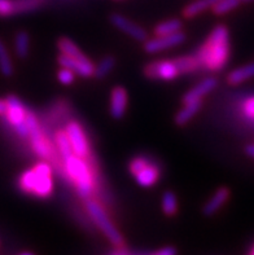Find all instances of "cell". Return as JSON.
<instances>
[{
	"mask_svg": "<svg viewBox=\"0 0 254 255\" xmlns=\"http://www.w3.org/2000/svg\"><path fill=\"white\" fill-rule=\"evenodd\" d=\"M195 56L200 64V69L210 73L223 70L231 56L229 27L226 25H217L200 45Z\"/></svg>",
	"mask_w": 254,
	"mask_h": 255,
	"instance_id": "1",
	"label": "cell"
},
{
	"mask_svg": "<svg viewBox=\"0 0 254 255\" xmlns=\"http://www.w3.org/2000/svg\"><path fill=\"white\" fill-rule=\"evenodd\" d=\"M53 171L47 161L38 162L34 167L19 175L18 188L23 193L38 198H49L53 193Z\"/></svg>",
	"mask_w": 254,
	"mask_h": 255,
	"instance_id": "2",
	"label": "cell"
},
{
	"mask_svg": "<svg viewBox=\"0 0 254 255\" xmlns=\"http://www.w3.org/2000/svg\"><path fill=\"white\" fill-rule=\"evenodd\" d=\"M64 171L74 184L81 198L87 200L93 193L95 188V171L86 158L73 154L64 161Z\"/></svg>",
	"mask_w": 254,
	"mask_h": 255,
	"instance_id": "3",
	"label": "cell"
},
{
	"mask_svg": "<svg viewBox=\"0 0 254 255\" xmlns=\"http://www.w3.org/2000/svg\"><path fill=\"white\" fill-rule=\"evenodd\" d=\"M84 207H86L87 214L90 215L93 223L96 224L97 228L104 233V236L109 240L116 248H122L123 236L117 230V227L113 224L109 215L104 210V207L96 200H92L91 197L84 200Z\"/></svg>",
	"mask_w": 254,
	"mask_h": 255,
	"instance_id": "4",
	"label": "cell"
},
{
	"mask_svg": "<svg viewBox=\"0 0 254 255\" xmlns=\"http://www.w3.org/2000/svg\"><path fill=\"white\" fill-rule=\"evenodd\" d=\"M26 125H27V128H29V139L32 152L35 153L36 157L42 159V161L52 159V157H53V145L45 137L42 126H40V123H39L35 114L27 112Z\"/></svg>",
	"mask_w": 254,
	"mask_h": 255,
	"instance_id": "5",
	"label": "cell"
},
{
	"mask_svg": "<svg viewBox=\"0 0 254 255\" xmlns=\"http://www.w3.org/2000/svg\"><path fill=\"white\" fill-rule=\"evenodd\" d=\"M130 174L135 178L136 183L143 188H151L160 180L161 170L147 157H134L129 163Z\"/></svg>",
	"mask_w": 254,
	"mask_h": 255,
	"instance_id": "6",
	"label": "cell"
},
{
	"mask_svg": "<svg viewBox=\"0 0 254 255\" xmlns=\"http://www.w3.org/2000/svg\"><path fill=\"white\" fill-rule=\"evenodd\" d=\"M6 112H5V120L8 121L13 129L16 131L17 135L26 139L29 137V128L26 125V117H27V112L23 103L19 100L18 97L14 95H9L6 96Z\"/></svg>",
	"mask_w": 254,
	"mask_h": 255,
	"instance_id": "7",
	"label": "cell"
},
{
	"mask_svg": "<svg viewBox=\"0 0 254 255\" xmlns=\"http://www.w3.org/2000/svg\"><path fill=\"white\" fill-rule=\"evenodd\" d=\"M143 73L148 79L153 81H174L182 75L175 60H158L144 66Z\"/></svg>",
	"mask_w": 254,
	"mask_h": 255,
	"instance_id": "8",
	"label": "cell"
},
{
	"mask_svg": "<svg viewBox=\"0 0 254 255\" xmlns=\"http://www.w3.org/2000/svg\"><path fill=\"white\" fill-rule=\"evenodd\" d=\"M65 132L68 135V139L70 141L73 153L75 155H78V157L88 159V157L91 155V148L83 127L77 121H70L65 126Z\"/></svg>",
	"mask_w": 254,
	"mask_h": 255,
	"instance_id": "9",
	"label": "cell"
},
{
	"mask_svg": "<svg viewBox=\"0 0 254 255\" xmlns=\"http://www.w3.org/2000/svg\"><path fill=\"white\" fill-rule=\"evenodd\" d=\"M186 34L182 31H178L175 34H170V35H156L155 38L147 39L144 42V51L147 53H160L166 49L174 48L178 47L186 40Z\"/></svg>",
	"mask_w": 254,
	"mask_h": 255,
	"instance_id": "10",
	"label": "cell"
},
{
	"mask_svg": "<svg viewBox=\"0 0 254 255\" xmlns=\"http://www.w3.org/2000/svg\"><path fill=\"white\" fill-rule=\"evenodd\" d=\"M57 62L61 68H68L75 73V75L82 78H92L95 73V64L86 56L71 57L60 53L57 57Z\"/></svg>",
	"mask_w": 254,
	"mask_h": 255,
	"instance_id": "11",
	"label": "cell"
},
{
	"mask_svg": "<svg viewBox=\"0 0 254 255\" xmlns=\"http://www.w3.org/2000/svg\"><path fill=\"white\" fill-rule=\"evenodd\" d=\"M109 19L114 27L125 32L126 35H129L136 42L144 43L148 39V32L145 31L142 26H139L138 23H135L121 13H113V14H110Z\"/></svg>",
	"mask_w": 254,
	"mask_h": 255,
	"instance_id": "12",
	"label": "cell"
},
{
	"mask_svg": "<svg viewBox=\"0 0 254 255\" xmlns=\"http://www.w3.org/2000/svg\"><path fill=\"white\" fill-rule=\"evenodd\" d=\"M127 104H129V95L127 91L121 86H117L110 92L109 113L114 120H122L127 112Z\"/></svg>",
	"mask_w": 254,
	"mask_h": 255,
	"instance_id": "13",
	"label": "cell"
},
{
	"mask_svg": "<svg viewBox=\"0 0 254 255\" xmlns=\"http://www.w3.org/2000/svg\"><path fill=\"white\" fill-rule=\"evenodd\" d=\"M218 86V79L216 77H208L205 79L197 83L193 88H191L188 92L183 96V104L191 103V101H199L203 100L206 95H209L210 92L216 90Z\"/></svg>",
	"mask_w": 254,
	"mask_h": 255,
	"instance_id": "14",
	"label": "cell"
},
{
	"mask_svg": "<svg viewBox=\"0 0 254 255\" xmlns=\"http://www.w3.org/2000/svg\"><path fill=\"white\" fill-rule=\"evenodd\" d=\"M231 197V191L227 187H221L218 188L214 194L209 200L206 201V204L203 207V214L205 217H213L216 215L226 204L227 201Z\"/></svg>",
	"mask_w": 254,
	"mask_h": 255,
	"instance_id": "15",
	"label": "cell"
},
{
	"mask_svg": "<svg viewBox=\"0 0 254 255\" xmlns=\"http://www.w3.org/2000/svg\"><path fill=\"white\" fill-rule=\"evenodd\" d=\"M201 108H203V100L183 104V108L174 117V122L177 126H186L187 123L195 118V116L201 110Z\"/></svg>",
	"mask_w": 254,
	"mask_h": 255,
	"instance_id": "16",
	"label": "cell"
},
{
	"mask_svg": "<svg viewBox=\"0 0 254 255\" xmlns=\"http://www.w3.org/2000/svg\"><path fill=\"white\" fill-rule=\"evenodd\" d=\"M254 78V62L251 64H247L244 66H240L238 69H234L232 71H230V74L227 75L226 81L227 83L231 84V86H239V84H243L245 82L251 81Z\"/></svg>",
	"mask_w": 254,
	"mask_h": 255,
	"instance_id": "17",
	"label": "cell"
},
{
	"mask_svg": "<svg viewBox=\"0 0 254 255\" xmlns=\"http://www.w3.org/2000/svg\"><path fill=\"white\" fill-rule=\"evenodd\" d=\"M218 0H195L192 3H190L187 6H184L183 9V17L184 18H195L199 14L208 10L217 3Z\"/></svg>",
	"mask_w": 254,
	"mask_h": 255,
	"instance_id": "18",
	"label": "cell"
},
{
	"mask_svg": "<svg viewBox=\"0 0 254 255\" xmlns=\"http://www.w3.org/2000/svg\"><path fill=\"white\" fill-rule=\"evenodd\" d=\"M53 141H55V146L57 149L58 154L61 157V159L64 161L65 158H68L70 155H73V149H71L70 141L68 139V135L65 132V129H58L56 131L55 137H53Z\"/></svg>",
	"mask_w": 254,
	"mask_h": 255,
	"instance_id": "19",
	"label": "cell"
},
{
	"mask_svg": "<svg viewBox=\"0 0 254 255\" xmlns=\"http://www.w3.org/2000/svg\"><path fill=\"white\" fill-rule=\"evenodd\" d=\"M14 52L16 56L21 60L29 56L30 52V35L25 30H21L14 36Z\"/></svg>",
	"mask_w": 254,
	"mask_h": 255,
	"instance_id": "20",
	"label": "cell"
},
{
	"mask_svg": "<svg viewBox=\"0 0 254 255\" xmlns=\"http://www.w3.org/2000/svg\"><path fill=\"white\" fill-rule=\"evenodd\" d=\"M182 29H183V22L178 18H171L156 25L153 32L155 35H170V34L182 31Z\"/></svg>",
	"mask_w": 254,
	"mask_h": 255,
	"instance_id": "21",
	"label": "cell"
},
{
	"mask_svg": "<svg viewBox=\"0 0 254 255\" xmlns=\"http://www.w3.org/2000/svg\"><path fill=\"white\" fill-rule=\"evenodd\" d=\"M174 60H175V62H177L178 66H179V70L180 73H182V75L192 74V73H196V71L201 70L195 53L190 56H180V57L174 58Z\"/></svg>",
	"mask_w": 254,
	"mask_h": 255,
	"instance_id": "22",
	"label": "cell"
},
{
	"mask_svg": "<svg viewBox=\"0 0 254 255\" xmlns=\"http://www.w3.org/2000/svg\"><path fill=\"white\" fill-rule=\"evenodd\" d=\"M117 60L113 56H105L101 58L96 65H95V73L93 77L96 79H104L106 75H109L113 71V69L116 68Z\"/></svg>",
	"mask_w": 254,
	"mask_h": 255,
	"instance_id": "23",
	"label": "cell"
},
{
	"mask_svg": "<svg viewBox=\"0 0 254 255\" xmlns=\"http://www.w3.org/2000/svg\"><path fill=\"white\" fill-rule=\"evenodd\" d=\"M0 73L5 78L12 77L13 73H14V68H13L12 60H10L9 52H8L1 39H0Z\"/></svg>",
	"mask_w": 254,
	"mask_h": 255,
	"instance_id": "24",
	"label": "cell"
},
{
	"mask_svg": "<svg viewBox=\"0 0 254 255\" xmlns=\"http://www.w3.org/2000/svg\"><path fill=\"white\" fill-rule=\"evenodd\" d=\"M47 0H13L14 5V14H23L39 9Z\"/></svg>",
	"mask_w": 254,
	"mask_h": 255,
	"instance_id": "25",
	"label": "cell"
},
{
	"mask_svg": "<svg viewBox=\"0 0 254 255\" xmlns=\"http://www.w3.org/2000/svg\"><path fill=\"white\" fill-rule=\"evenodd\" d=\"M57 48L60 53L66 56H71V57H79V56H83L82 51L78 48V45L75 44L71 39L69 38H60L57 40Z\"/></svg>",
	"mask_w": 254,
	"mask_h": 255,
	"instance_id": "26",
	"label": "cell"
},
{
	"mask_svg": "<svg viewBox=\"0 0 254 255\" xmlns=\"http://www.w3.org/2000/svg\"><path fill=\"white\" fill-rule=\"evenodd\" d=\"M161 206L164 214L168 217H174L178 213V197L174 192L168 191L162 194Z\"/></svg>",
	"mask_w": 254,
	"mask_h": 255,
	"instance_id": "27",
	"label": "cell"
},
{
	"mask_svg": "<svg viewBox=\"0 0 254 255\" xmlns=\"http://www.w3.org/2000/svg\"><path fill=\"white\" fill-rule=\"evenodd\" d=\"M240 4H242V0H218L212 6V10L216 16H225L227 13L236 9Z\"/></svg>",
	"mask_w": 254,
	"mask_h": 255,
	"instance_id": "28",
	"label": "cell"
},
{
	"mask_svg": "<svg viewBox=\"0 0 254 255\" xmlns=\"http://www.w3.org/2000/svg\"><path fill=\"white\" fill-rule=\"evenodd\" d=\"M75 73L68 68H61L57 71V79L58 82L64 86H70L75 81Z\"/></svg>",
	"mask_w": 254,
	"mask_h": 255,
	"instance_id": "29",
	"label": "cell"
},
{
	"mask_svg": "<svg viewBox=\"0 0 254 255\" xmlns=\"http://www.w3.org/2000/svg\"><path fill=\"white\" fill-rule=\"evenodd\" d=\"M242 113L245 118L254 122V96L245 99L242 104Z\"/></svg>",
	"mask_w": 254,
	"mask_h": 255,
	"instance_id": "30",
	"label": "cell"
},
{
	"mask_svg": "<svg viewBox=\"0 0 254 255\" xmlns=\"http://www.w3.org/2000/svg\"><path fill=\"white\" fill-rule=\"evenodd\" d=\"M14 14L13 0H0V17H10Z\"/></svg>",
	"mask_w": 254,
	"mask_h": 255,
	"instance_id": "31",
	"label": "cell"
},
{
	"mask_svg": "<svg viewBox=\"0 0 254 255\" xmlns=\"http://www.w3.org/2000/svg\"><path fill=\"white\" fill-rule=\"evenodd\" d=\"M151 255H177V250L171 248V246H168V248H164V249H160L158 252L153 253Z\"/></svg>",
	"mask_w": 254,
	"mask_h": 255,
	"instance_id": "32",
	"label": "cell"
},
{
	"mask_svg": "<svg viewBox=\"0 0 254 255\" xmlns=\"http://www.w3.org/2000/svg\"><path fill=\"white\" fill-rule=\"evenodd\" d=\"M5 112H6V101L5 99H0V117H4L5 116Z\"/></svg>",
	"mask_w": 254,
	"mask_h": 255,
	"instance_id": "33",
	"label": "cell"
},
{
	"mask_svg": "<svg viewBox=\"0 0 254 255\" xmlns=\"http://www.w3.org/2000/svg\"><path fill=\"white\" fill-rule=\"evenodd\" d=\"M245 152H247V154H248L249 157L254 158V144H251V145L247 146V148H245Z\"/></svg>",
	"mask_w": 254,
	"mask_h": 255,
	"instance_id": "34",
	"label": "cell"
},
{
	"mask_svg": "<svg viewBox=\"0 0 254 255\" xmlns=\"http://www.w3.org/2000/svg\"><path fill=\"white\" fill-rule=\"evenodd\" d=\"M248 255H254V244L252 245V248H251V250H249Z\"/></svg>",
	"mask_w": 254,
	"mask_h": 255,
	"instance_id": "35",
	"label": "cell"
},
{
	"mask_svg": "<svg viewBox=\"0 0 254 255\" xmlns=\"http://www.w3.org/2000/svg\"><path fill=\"white\" fill-rule=\"evenodd\" d=\"M18 255H34V254H32V253H29V252H25V253H21V254H18Z\"/></svg>",
	"mask_w": 254,
	"mask_h": 255,
	"instance_id": "36",
	"label": "cell"
},
{
	"mask_svg": "<svg viewBox=\"0 0 254 255\" xmlns=\"http://www.w3.org/2000/svg\"><path fill=\"white\" fill-rule=\"evenodd\" d=\"M251 1H254V0H242V3H251Z\"/></svg>",
	"mask_w": 254,
	"mask_h": 255,
	"instance_id": "37",
	"label": "cell"
},
{
	"mask_svg": "<svg viewBox=\"0 0 254 255\" xmlns=\"http://www.w3.org/2000/svg\"><path fill=\"white\" fill-rule=\"evenodd\" d=\"M116 255H126V254H116Z\"/></svg>",
	"mask_w": 254,
	"mask_h": 255,
	"instance_id": "38",
	"label": "cell"
}]
</instances>
